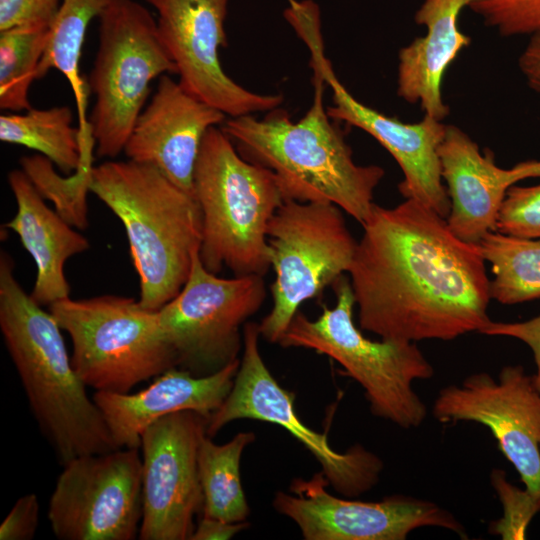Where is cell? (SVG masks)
Listing matches in <instances>:
<instances>
[{
  "mask_svg": "<svg viewBox=\"0 0 540 540\" xmlns=\"http://www.w3.org/2000/svg\"><path fill=\"white\" fill-rule=\"evenodd\" d=\"M240 359L207 376H195L174 367L138 393L96 391L93 400L101 411L118 448H140L144 430L161 417L194 411L209 418L229 395Z\"/></svg>",
  "mask_w": 540,
  "mask_h": 540,
  "instance_id": "cell-20",
  "label": "cell"
},
{
  "mask_svg": "<svg viewBox=\"0 0 540 540\" xmlns=\"http://www.w3.org/2000/svg\"><path fill=\"white\" fill-rule=\"evenodd\" d=\"M259 324L243 327V354L233 387L222 405L206 419V434L214 437L228 423L253 419L281 426L319 462L334 490L355 497L373 488L383 469L381 459L361 445L340 453L327 433L305 425L296 413L295 394L283 388L266 366L259 350Z\"/></svg>",
  "mask_w": 540,
  "mask_h": 540,
  "instance_id": "cell-11",
  "label": "cell"
},
{
  "mask_svg": "<svg viewBox=\"0 0 540 540\" xmlns=\"http://www.w3.org/2000/svg\"><path fill=\"white\" fill-rule=\"evenodd\" d=\"M518 64L528 85L540 93V30L530 35Z\"/></svg>",
  "mask_w": 540,
  "mask_h": 540,
  "instance_id": "cell-36",
  "label": "cell"
},
{
  "mask_svg": "<svg viewBox=\"0 0 540 540\" xmlns=\"http://www.w3.org/2000/svg\"><path fill=\"white\" fill-rule=\"evenodd\" d=\"M0 330L30 410L60 465L118 449L72 366L61 327L19 284L5 251L0 254Z\"/></svg>",
  "mask_w": 540,
  "mask_h": 540,
  "instance_id": "cell-2",
  "label": "cell"
},
{
  "mask_svg": "<svg viewBox=\"0 0 540 540\" xmlns=\"http://www.w3.org/2000/svg\"><path fill=\"white\" fill-rule=\"evenodd\" d=\"M469 0H424L414 15L426 34L400 49L397 94L404 101L419 103L424 115L442 121L449 107L442 97V79L471 38L460 31L459 15Z\"/></svg>",
  "mask_w": 540,
  "mask_h": 540,
  "instance_id": "cell-21",
  "label": "cell"
},
{
  "mask_svg": "<svg viewBox=\"0 0 540 540\" xmlns=\"http://www.w3.org/2000/svg\"><path fill=\"white\" fill-rule=\"evenodd\" d=\"M467 8L504 37L540 30V0H469Z\"/></svg>",
  "mask_w": 540,
  "mask_h": 540,
  "instance_id": "cell-29",
  "label": "cell"
},
{
  "mask_svg": "<svg viewBox=\"0 0 540 540\" xmlns=\"http://www.w3.org/2000/svg\"><path fill=\"white\" fill-rule=\"evenodd\" d=\"M496 231L524 238H540V183L511 186L501 205Z\"/></svg>",
  "mask_w": 540,
  "mask_h": 540,
  "instance_id": "cell-31",
  "label": "cell"
},
{
  "mask_svg": "<svg viewBox=\"0 0 540 540\" xmlns=\"http://www.w3.org/2000/svg\"><path fill=\"white\" fill-rule=\"evenodd\" d=\"M202 215L199 250L214 274L264 276L269 268L267 228L284 199L273 173L243 158L221 127L204 136L193 173Z\"/></svg>",
  "mask_w": 540,
  "mask_h": 540,
  "instance_id": "cell-5",
  "label": "cell"
},
{
  "mask_svg": "<svg viewBox=\"0 0 540 540\" xmlns=\"http://www.w3.org/2000/svg\"><path fill=\"white\" fill-rule=\"evenodd\" d=\"M438 155L451 203L447 224L468 243L478 244L496 230L501 205L511 186L527 178H540V160L501 168L489 148L481 153L478 144L455 125H446Z\"/></svg>",
  "mask_w": 540,
  "mask_h": 540,
  "instance_id": "cell-19",
  "label": "cell"
},
{
  "mask_svg": "<svg viewBox=\"0 0 540 540\" xmlns=\"http://www.w3.org/2000/svg\"><path fill=\"white\" fill-rule=\"evenodd\" d=\"M0 140L39 152L66 175L76 172L83 161L80 131L73 127L68 106L1 115Z\"/></svg>",
  "mask_w": 540,
  "mask_h": 540,
  "instance_id": "cell-25",
  "label": "cell"
},
{
  "mask_svg": "<svg viewBox=\"0 0 540 540\" xmlns=\"http://www.w3.org/2000/svg\"><path fill=\"white\" fill-rule=\"evenodd\" d=\"M324 473L295 478L289 493L278 491L272 505L291 519L305 540H404L422 527H440L466 539L464 526L434 502L392 495L367 502L339 498L327 490Z\"/></svg>",
  "mask_w": 540,
  "mask_h": 540,
  "instance_id": "cell-14",
  "label": "cell"
},
{
  "mask_svg": "<svg viewBox=\"0 0 540 540\" xmlns=\"http://www.w3.org/2000/svg\"><path fill=\"white\" fill-rule=\"evenodd\" d=\"M206 418L194 411L161 417L141 436L140 540H190L203 509L198 447Z\"/></svg>",
  "mask_w": 540,
  "mask_h": 540,
  "instance_id": "cell-15",
  "label": "cell"
},
{
  "mask_svg": "<svg viewBox=\"0 0 540 540\" xmlns=\"http://www.w3.org/2000/svg\"><path fill=\"white\" fill-rule=\"evenodd\" d=\"M478 246L491 264V299L504 305L540 299V238L495 230L487 233Z\"/></svg>",
  "mask_w": 540,
  "mask_h": 540,
  "instance_id": "cell-26",
  "label": "cell"
},
{
  "mask_svg": "<svg viewBox=\"0 0 540 540\" xmlns=\"http://www.w3.org/2000/svg\"><path fill=\"white\" fill-rule=\"evenodd\" d=\"M61 0H0V32L16 27L49 28Z\"/></svg>",
  "mask_w": 540,
  "mask_h": 540,
  "instance_id": "cell-32",
  "label": "cell"
},
{
  "mask_svg": "<svg viewBox=\"0 0 540 540\" xmlns=\"http://www.w3.org/2000/svg\"><path fill=\"white\" fill-rule=\"evenodd\" d=\"M93 150L83 153L79 169L64 177L54 169V164L45 156L36 154L23 156L20 165L35 189L44 199L54 203L55 211L71 226L85 229L87 219V193L93 169Z\"/></svg>",
  "mask_w": 540,
  "mask_h": 540,
  "instance_id": "cell-28",
  "label": "cell"
},
{
  "mask_svg": "<svg viewBox=\"0 0 540 540\" xmlns=\"http://www.w3.org/2000/svg\"><path fill=\"white\" fill-rule=\"evenodd\" d=\"M49 311L72 341L71 363L87 387L129 393L177 367L157 311L130 297L103 295L51 304Z\"/></svg>",
  "mask_w": 540,
  "mask_h": 540,
  "instance_id": "cell-7",
  "label": "cell"
},
{
  "mask_svg": "<svg viewBox=\"0 0 540 540\" xmlns=\"http://www.w3.org/2000/svg\"><path fill=\"white\" fill-rule=\"evenodd\" d=\"M343 210L330 202L284 200L267 228L273 306L260 336L277 343L299 307L348 272L357 246Z\"/></svg>",
  "mask_w": 540,
  "mask_h": 540,
  "instance_id": "cell-9",
  "label": "cell"
},
{
  "mask_svg": "<svg viewBox=\"0 0 540 540\" xmlns=\"http://www.w3.org/2000/svg\"><path fill=\"white\" fill-rule=\"evenodd\" d=\"M491 479L504 512L503 517L492 524L491 532L502 539H525L528 525L540 512V498L509 483L504 471L494 470Z\"/></svg>",
  "mask_w": 540,
  "mask_h": 540,
  "instance_id": "cell-30",
  "label": "cell"
},
{
  "mask_svg": "<svg viewBox=\"0 0 540 540\" xmlns=\"http://www.w3.org/2000/svg\"><path fill=\"white\" fill-rule=\"evenodd\" d=\"M255 441L251 431L239 432L218 445L205 434L198 447V472L203 493V517L244 522L250 508L241 484L240 460L244 449Z\"/></svg>",
  "mask_w": 540,
  "mask_h": 540,
  "instance_id": "cell-24",
  "label": "cell"
},
{
  "mask_svg": "<svg viewBox=\"0 0 540 540\" xmlns=\"http://www.w3.org/2000/svg\"><path fill=\"white\" fill-rule=\"evenodd\" d=\"M40 505L34 493L17 499L0 525V540H31L39 523Z\"/></svg>",
  "mask_w": 540,
  "mask_h": 540,
  "instance_id": "cell-33",
  "label": "cell"
},
{
  "mask_svg": "<svg viewBox=\"0 0 540 540\" xmlns=\"http://www.w3.org/2000/svg\"><path fill=\"white\" fill-rule=\"evenodd\" d=\"M265 298L263 276L218 277L203 266L196 252L183 288L157 311L177 367L207 376L239 359L242 327Z\"/></svg>",
  "mask_w": 540,
  "mask_h": 540,
  "instance_id": "cell-10",
  "label": "cell"
},
{
  "mask_svg": "<svg viewBox=\"0 0 540 540\" xmlns=\"http://www.w3.org/2000/svg\"><path fill=\"white\" fill-rule=\"evenodd\" d=\"M227 116L162 75L138 116L123 152L129 160L156 167L193 194V173L207 131Z\"/></svg>",
  "mask_w": 540,
  "mask_h": 540,
  "instance_id": "cell-18",
  "label": "cell"
},
{
  "mask_svg": "<svg viewBox=\"0 0 540 540\" xmlns=\"http://www.w3.org/2000/svg\"><path fill=\"white\" fill-rule=\"evenodd\" d=\"M348 270L361 330L385 340H453L479 332L490 280L478 244L412 199L374 204Z\"/></svg>",
  "mask_w": 540,
  "mask_h": 540,
  "instance_id": "cell-1",
  "label": "cell"
},
{
  "mask_svg": "<svg viewBox=\"0 0 540 540\" xmlns=\"http://www.w3.org/2000/svg\"><path fill=\"white\" fill-rule=\"evenodd\" d=\"M97 19L98 49L87 81L95 97L89 123L97 156L114 158L146 106L152 81L177 70L156 19L138 1L109 0Z\"/></svg>",
  "mask_w": 540,
  "mask_h": 540,
  "instance_id": "cell-8",
  "label": "cell"
},
{
  "mask_svg": "<svg viewBox=\"0 0 540 540\" xmlns=\"http://www.w3.org/2000/svg\"><path fill=\"white\" fill-rule=\"evenodd\" d=\"M479 333L489 336L511 337L525 343L533 354L536 372L532 377L540 392V314L522 322H494L491 320Z\"/></svg>",
  "mask_w": 540,
  "mask_h": 540,
  "instance_id": "cell-34",
  "label": "cell"
},
{
  "mask_svg": "<svg viewBox=\"0 0 540 540\" xmlns=\"http://www.w3.org/2000/svg\"><path fill=\"white\" fill-rule=\"evenodd\" d=\"M331 286L336 305L322 304L314 320L298 311L278 344L330 357L361 385L374 416L404 429L418 427L427 416V407L412 385L433 377L432 364L415 342L367 338L354 323L355 298L349 278L343 274Z\"/></svg>",
  "mask_w": 540,
  "mask_h": 540,
  "instance_id": "cell-6",
  "label": "cell"
},
{
  "mask_svg": "<svg viewBox=\"0 0 540 540\" xmlns=\"http://www.w3.org/2000/svg\"><path fill=\"white\" fill-rule=\"evenodd\" d=\"M8 184L17 211L5 227L18 235L35 262L37 273L31 297L41 306H50L69 297L65 262L86 251L90 247L89 242L45 204L22 169L9 172Z\"/></svg>",
  "mask_w": 540,
  "mask_h": 540,
  "instance_id": "cell-22",
  "label": "cell"
},
{
  "mask_svg": "<svg viewBox=\"0 0 540 540\" xmlns=\"http://www.w3.org/2000/svg\"><path fill=\"white\" fill-rule=\"evenodd\" d=\"M48 28L16 27L0 32V107L28 110L29 90L37 79Z\"/></svg>",
  "mask_w": 540,
  "mask_h": 540,
  "instance_id": "cell-27",
  "label": "cell"
},
{
  "mask_svg": "<svg viewBox=\"0 0 540 540\" xmlns=\"http://www.w3.org/2000/svg\"><path fill=\"white\" fill-rule=\"evenodd\" d=\"M157 13L159 38L176 66L180 85L227 117L279 108L281 94H261L223 70L219 51L227 46L229 0H145Z\"/></svg>",
  "mask_w": 540,
  "mask_h": 540,
  "instance_id": "cell-13",
  "label": "cell"
},
{
  "mask_svg": "<svg viewBox=\"0 0 540 540\" xmlns=\"http://www.w3.org/2000/svg\"><path fill=\"white\" fill-rule=\"evenodd\" d=\"M109 0H61L59 10L48 28L45 49L37 79L56 69L69 82L77 106L78 128L82 139L92 137L87 117L88 85L80 74V57L90 22L98 18Z\"/></svg>",
  "mask_w": 540,
  "mask_h": 540,
  "instance_id": "cell-23",
  "label": "cell"
},
{
  "mask_svg": "<svg viewBox=\"0 0 540 540\" xmlns=\"http://www.w3.org/2000/svg\"><path fill=\"white\" fill-rule=\"evenodd\" d=\"M248 526L246 521L227 522L202 516L190 540H228Z\"/></svg>",
  "mask_w": 540,
  "mask_h": 540,
  "instance_id": "cell-35",
  "label": "cell"
},
{
  "mask_svg": "<svg viewBox=\"0 0 540 540\" xmlns=\"http://www.w3.org/2000/svg\"><path fill=\"white\" fill-rule=\"evenodd\" d=\"M432 413L444 424L471 421L489 428L525 489L540 498V392L521 365L503 367L498 381L480 372L444 387Z\"/></svg>",
  "mask_w": 540,
  "mask_h": 540,
  "instance_id": "cell-16",
  "label": "cell"
},
{
  "mask_svg": "<svg viewBox=\"0 0 540 540\" xmlns=\"http://www.w3.org/2000/svg\"><path fill=\"white\" fill-rule=\"evenodd\" d=\"M89 189L125 228L139 303L158 311L181 291L200 250L202 215L194 195L156 167L129 159L94 166Z\"/></svg>",
  "mask_w": 540,
  "mask_h": 540,
  "instance_id": "cell-4",
  "label": "cell"
},
{
  "mask_svg": "<svg viewBox=\"0 0 540 540\" xmlns=\"http://www.w3.org/2000/svg\"><path fill=\"white\" fill-rule=\"evenodd\" d=\"M312 66L331 88L333 105L327 108L330 118L357 127L377 140L401 168L400 194L447 218L451 203L438 155L446 124L428 115L419 122L405 123L363 104L338 80L323 52L312 54Z\"/></svg>",
  "mask_w": 540,
  "mask_h": 540,
  "instance_id": "cell-17",
  "label": "cell"
},
{
  "mask_svg": "<svg viewBox=\"0 0 540 540\" xmlns=\"http://www.w3.org/2000/svg\"><path fill=\"white\" fill-rule=\"evenodd\" d=\"M324 83L314 71L312 105L296 122L276 108L263 119L228 117L220 127L243 158L273 173L284 200L330 202L363 225L385 171L355 163L342 130L324 107Z\"/></svg>",
  "mask_w": 540,
  "mask_h": 540,
  "instance_id": "cell-3",
  "label": "cell"
},
{
  "mask_svg": "<svg viewBox=\"0 0 540 540\" xmlns=\"http://www.w3.org/2000/svg\"><path fill=\"white\" fill-rule=\"evenodd\" d=\"M48 520L59 540H134L143 514L140 448L76 457L63 466Z\"/></svg>",
  "mask_w": 540,
  "mask_h": 540,
  "instance_id": "cell-12",
  "label": "cell"
}]
</instances>
